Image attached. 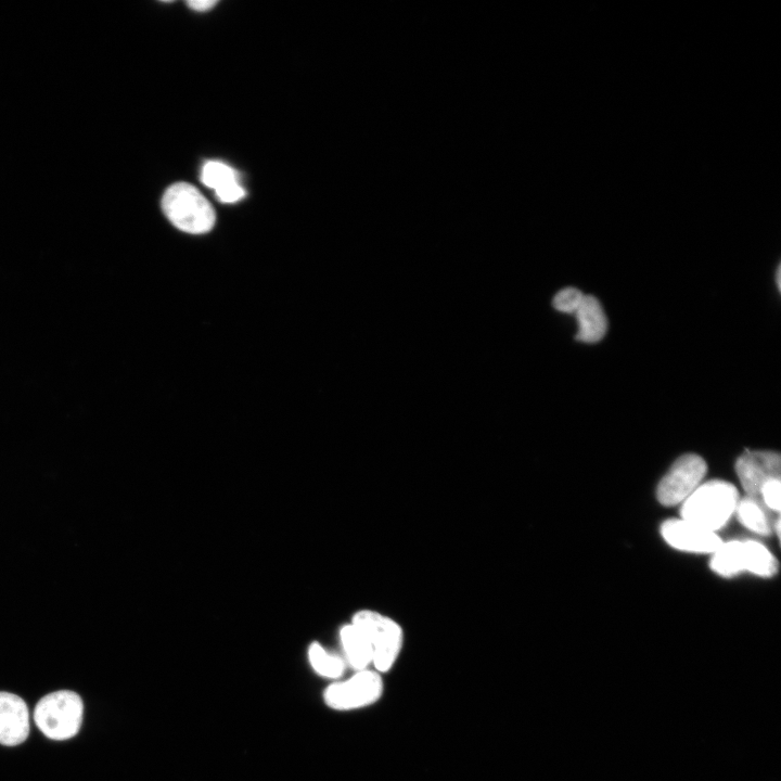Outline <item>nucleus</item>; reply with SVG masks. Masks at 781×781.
<instances>
[{"instance_id":"f257e3e1","label":"nucleus","mask_w":781,"mask_h":781,"mask_svg":"<svg viewBox=\"0 0 781 781\" xmlns=\"http://www.w3.org/2000/svg\"><path fill=\"white\" fill-rule=\"evenodd\" d=\"M739 499V492L732 484L709 481L700 485L682 502L681 518L715 533L735 512Z\"/></svg>"},{"instance_id":"f03ea898","label":"nucleus","mask_w":781,"mask_h":781,"mask_svg":"<svg viewBox=\"0 0 781 781\" xmlns=\"http://www.w3.org/2000/svg\"><path fill=\"white\" fill-rule=\"evenodd\" d=\"M162 208L176 228L188 233H205L215 225L216 214L212 204L187 182L175 183L165 191Z\"/></svg>"},{"instance_id":"7ed1b4c3","label":"nucleus","mask_w":781,"mask_h":781,"mask_svg":"<svg viewBox=\"0 0 781 781\" xmlns=\"http://www.w3.org/2000/svg\"><path fill=\"white\" fill-rule=\"evenodd\" d=\"M84 704L80 696L69 690H60L41 697L34 720L49 739L66 740L74 737L82 721Z\"/></svg>"},{"instance_id":"20e7f679","label":"nucleus","mask_w":781,"mask_h":781,"mask_svg":"<svg viewBox=\"0 0 781 781\" xmlns=\"http://www.w3.org/2000/svg\"><path fill=\"white\" fill-rule=\"evenodd\" d=\"M778 566L774 555L756 540L721 543L710 560V568L724 577L744 571L760 577H771L777 574Z\"/></svg>"},{"instance_id":"39448f33","label":"nucleus","mask_w":781,"mask_h":781,"mask_svg":"<svg viewBox=\"0 0 781 781\" xmlns=\"http://www.w3.org/2000/svg\"><path fill=\"white\" fill-rule=\"evenodd\" d=\"M706 470L704 459L697 454L679 457L660 482L657 500L666 507L683 502L700 486Z\"/></svg>"},{"instance_id":"423d86ee","label":"nucleus","mask_w":781,"mask_h":781,"mask_svg":"<svg viewBox=\"0 0 781 781\" xmlns=\"http://www.w3.org/2000/svg\"><path fill=\"white\" fill-rule=\"evenodd\" d=\"M383 692L377 671L358 670L349 679L331 684L324 692L325 703L334 709H355L376 702Z\"/></svg>"},{"instance_id":"0eeeda50","label":"nucleus","mask_w":781,"mask_h":781,"mask_svg":"<svg viewBox=\"0 0 781 781\" xmlns=\"http://www.w3.org/2000/svg\"><path fill=\"white\" fill-rule=\"evenodd\" d=\"M781 458L774 451H745L735 462V472L747 496L760 499L763 486L780 479Z\"/></svg>"},{"instance_id":"6e6552de","label":"nucleus","mask_w":781,"mask_h":781,"mask_svg":"<svg viewBox=\"0 0 781 781\" xmlns=\"http://www.w3.org/2000/svg\"><path fill=\"white\" fill-rule=\"evenodd\" d=\"M661 534L671 547L688 552L714 553L722 543L716 533L682 518L665 521Z\"/></svg>"},{"instance_id":"1a4fd4ad","label":"nucleus","mask_w":781,"mask_h":781,"mask_svg":"<svg viewBox=\"0 0 781 781\" xmlns=\"http://www.w3.org/2000/svg\"><path fill=\"white\" fill-rule=\"evenodd\" d=\"M28 732L29 715L24 700L13 693L0 692V744H21Z\"/></svg>"},{"instance_id":"9d476101","label":"nucleus","mask_w":781,"mask_h":781,"mask_svg":"<svg viewBox=\"0 0 781 781\" xmlns=\"http://www.w3.org/2000/svg\"><path fill=\"white\" fill-rule=\"evenodd\" d=\"M404 641L401 626L390 617L383 616L371 637L372 663L377 673L389 670L396 662Z\"/></svg>"},{"instance_id":"9b49d317","label":"nucleus","mask_w":781,"mask_h":781,"mask_svg":"<svg viewBox=\"0 0 781 781\" xmlns=\"http://www.w3.org/2000/svg\"><path fill=\"white\" fill-rule=\"evenodd\" d=\"M202 182L216 192V196L222 203H234L244 197L245 190L238 181L236 171L217 161L207 162L201 175Z\"/></svg>"},{"instance_id":"f8f14e48","label":"nucleus","mask_w":781,"mask_h":781,"mask_svg":"<svg viewBox=\"0 0 781 781\" xmlns=\"http://www.w3.org/2000/svg\"><path fill=\"white\" fill-rule=\"evenodd\" d=\"M578 331L576 340L582 343L601 341L607 330V319L600 302L592 295H585L575 312Z\"/></svg>"},{"instance_id":"ddd939ff","label":"nucleus","mask_w":781,"mask_h":781,"mask_svg":"<svg viewBox=\"0 0 781 781\" xmlns=\"http://www.w3.org/2000/svg\"><path fill=\"white\" fill-rule=\"evenodd\" d=\"M769 511L760 499L750 496L739 499L735 508L740 523L760 536H768L773 530L774 521Z\"/></svg>"},{"instance_id":"4468645a","label":"nucleus","mask_w":781,"mask_h":781,"mask_svg":"<svg viewBox=\"0 0 781 781\" xmlns=\"http://www.w3.org/2000/svg\"><path fill=\"white\" fill-rule=\"evenodd\" d=\"M340 637L349 664L357 670L366 669L373 657L371 641L351 624L341 628Z\"/></svg>"},{"instance_id":"2eb2a0df","label":"nucleus","mask_w":781,"mask_h":781,"mask_svg":"<svg viewBox=\"0 0 781 781\" xmlns=\"http://www.w3.org/2000/svg\"><path fill=\"white\" fill-rule=\"evenodd\" d=\"M308 658L312 668L327 678H337L344 671V662L336 655L329 653L319 643H311Z\"/></svg>"},{"instance_id":"dca6fc26","label":"nucleus","mask_w":781,"mask_h":781,"mask_svg":"<svg viewBox=\"0 0 781 781\" xmlns=\"http://www.w3.org/2000/svg\"><path fill=\"white\" fill-rule=\"evenodd\" d=\"M585 294L576 287H565L553 297V307L562 312L575 313Z\"/></svg>"},{"instance_id":"f3484780","label":"nucleus","mask_w":781,"mask_h":781,"mask_svg":"<svg viewBox=\"0 0 781 781\" xmlns=\"http://www.w3.org/2000/svg\"><path fill=\"white\" fill-rule=\"evenodd\" d=\"M780 479H771L767 482L760 490V500L770 511H780Z\"/></svg>"},{"instance_id":"a211bd4d","label":"nucleus","mask_w":781,"mask_h":781,"mask_svg":"<svg viewBox=\"0 0 781 781\" xmlns=\"http://www.w3.org/2000/svg\"><path fill=\"white\" fill-rule=\"evenodd\" d=\"M187 4L196 11H206L217 4L215 0H192L188 1Z\"/></svg>"},{"instance_id":"6ab92c4d","label":"nucleus","mask_w":781,"mask_h":781,"mask_svg":"<svg viewBox=\"0 0 781 781\" xmlns=\"http://www.w3.org/2000/svg\"><path fill=\"white\" fill-rule=\"evenodd\" d=\"M780 273H781V268H780V266H778L777 271H776V282H777L779 291L781 290V282H780L781 274Z\"/></svg>"}]
</instances>
